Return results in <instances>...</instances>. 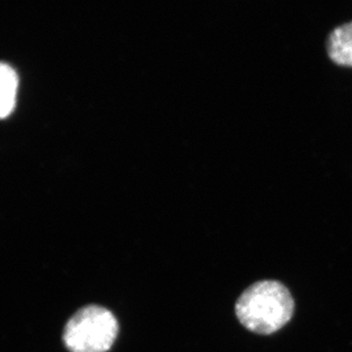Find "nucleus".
I'll use <instances>...</instances> for the list:
<instances>
[{"mask_svg":"<svg viewBox=\"0 0 352 352\" xmlns=\"http://www.w3.org/2000/svg\"><path fill=\"white\" fill-rule=\"evenodd\" d=\"M240 323L259 335H270L284 327L294 314L295 302L280 282L261 281L249 287L236 302Z\"/></svg>","mask_w":352,"mask_h":352,"instance_id":"nucleus-1","label":"nucleus"},{"mask_svg":"<svg viewBox=\"0 0 352 352\" xmlns=\"http://www.w3.org/2000/svg\"><path fill=\"white\" fill-rule=\"evenodd\" d=\"M119 333V324L112 312L99 305L80 308L65 327V346L71 352H106Z\"/></svg>","mask_w":352,"mask_h":352,"instance_id":"nucleus-2","label":"nucleus"},{"mask_svg":"<svg viewBox=\"0 0 352 352\" xmlns=\"http://www.w3.org/2000/svg\"><path fill=\"white\" fill-rule=\"evenodd\" d=\"M328 52L336 64L352 67V23L340 25L331 34Z\"/></svg>","mask_w":352,"mask_h":352,"instance_id":"nucleus-3","label":"nucleus"},{"mask_svg":"<svg viewBox=\"0 0 352 352\" xmlns=\"http://www.w3.org/2000/svg\"><path fill=\"white\" fill-rule=\"evenodd\" d=\"M19 78L15 69L0 63V119L10 116L16 106Z\"/></svg>","mask_w":352,"mask_h":352,"instance_id":"nucleus-4","label":"nucleus"}]
</instances>
